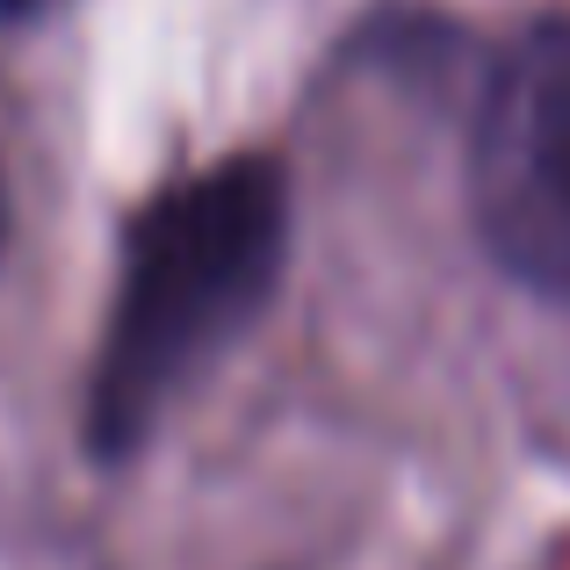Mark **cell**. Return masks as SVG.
Instances as JSON below:
<instances>
[{"label": "cell", "mask_w": 570, "mask_h": 570, "mask_svg": "<svg viewBox=\"0 0 570 570\" xmlns=\"http://www.w3.org/2000/svg\"><path fill=\"white\" fill-rule=\"evenodd\" d=\"M289 261L296 181L261 145L167 174L116 217V275L80 383V448L95 470H130L174 426L267 325Z\"/></svg>", "instance_id": "cell-1"}, {"label": "cell", "mask_w": 570, "mask_h": 570, "mask_svg": "<svg viewBox=\"0 0 570 570\" xmlns=\"http://www.w3.org/2000/svg\"><path fill=\"white\" fill-rule=\"evenodd\" d=\"M462 203L513 289L570 304V14L513 29L476 72Z\"/></svg>", "instance_id": "cell-2"}, {"label": "cell", "mask_w": 570, "mask_h": 570, "mask_svg": "<svg viewBox=\"0 0 570 570\" xmlns=\"http://www.w3.org/2000/svg\"><path fill=\"white\" fill-rule=\"evenodd\" d=\"M58 8H66V0H0V29H37V22H51Z\"/></svg>", "instance_id": "cell-3"}, {"label": "cell", "mask_w": 570, "mask_h": 570, "mask_svg": "<svg viewBox=\"0 0 570 570\" xmlns=\"http://www.w3.org/2000/svg\"><path fill=\"white\" fill-rule=\"evenodd\" d=\"M14 246V181H8V159H0V261Z\"/></svg>", "instance_id": "cell-4"}]
</instances>
